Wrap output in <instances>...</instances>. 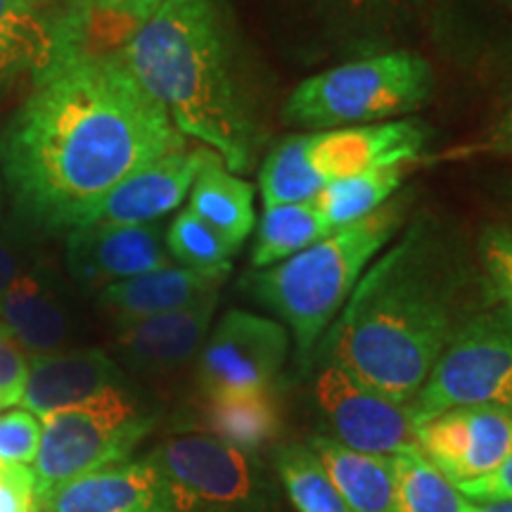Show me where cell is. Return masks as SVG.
I'll return each instance as SVG.
<instances>
[{"label": "cell", "instance_id": "1", "mask_svg": "<svg viewBox=\"0 0 512 512\" xmlns=\"http://www.w3.org/2000/svg\"><path fill=\"white\" fill-rule=\"evenodd\" d=\"M185 147V136L140 86L124 55L64 64L0 133V176L19 226L34 233L79 228L133 171Z\"/></svg>", "mask_w": 512, "mask_h": 512}, {"label": "cell", "instance_id": "2", "mask_svg": "<svg viewBox=\"0 0 512 512\" xmlns=\"http://www.w3.org/2000/svg\"><path fill=\"white\" fill-rule=\"evenodd\" d=\"M496 302L477 256L420 211L366 268L313 361H330L408 406L453 335Z\"/></svg>", "mask_w": 512, "mask_h": 512}, {"label": "cell", "instance_id": "3", "mask_svg": "<svg viewBox=\"0 0 512 512\" xmlns=\"http://www.w3.org/2000/svg\"><path fill=\"white\" fill-rule=\"evenodd\" d=\"M121 55L185 138L233 174L252 171L264 143L259 88L228 0H162Z\"/></svg>", "mask_w": 512, "mask_h": 512}, {"label": "cell", "instance_id": "4", "mask_svg": "<svg viewBox=\"0 0 512 512\" xmlns=\"http://www.w3.org/2000/svg\"><path fill=\"white\" fill-rule=\"evenodd\" d=\"M413 200L415 190H399L375 214L325 235L280 264L247 275L249 294L290 332L294 361L302 373L311 368L320 339L361 275L411 219Z\"/></svg>", "mask_w": 512, "mask_h": 512}, {"label": "cell", "instance_id": "5", "mask_svg": "<svg viewBox=\"0 0 512 512\" xmlns=\"http://www.w3.org/2000/svg\"><path fill=\"white\" fill-rule=\"evenodd\" d=\"M434 93L430 62L411 50L354 57L309 76L283 105V121L311 131L403 119Z\"/></svg>", "mask_w": 512, "mask_h": 512}, {"label": "cell", "instance_id": "6", "mask_svg": "<svg viewBox=\"0 0 512 512\" xmlns=\"http://www.w3.org/2000/svg\"><path fill=\"white\" fill-rule=\"evenodd\" d=\"M157 425V415L140 408L126 387L107 389L79 406L43 418L34 460L36 512L62 484L121 463Z\"/></svg>", "mask_w": 512, "mask_h": 512}, {"label": "cell", "instance_id": "7", "mask_svg": "<svg viewBox=\"0 0 512 512\" xmlns=\"http://www.w3.org/2000/svg\"><path fill=\"white\" fill-rule=\"evenodd\" d=\"M465 406L512 411V313L498 302L477 311L453 335L408 413L418 427Z\"/></svg>", "mask_w": 512, "mask_h": 512}, {"label": "cell", "instance_id": "8", "mask_svg": "<svg viewBox=\"0 0 512 512\" xmlns=\"http://www.w3.org/2000/svg\"><path fill=\"white\" fill-rule=\"evenodd\" d=\"M145 458L169 486L171 512H271L256 458L211 434L169 437Z\"/></svg>", "mask_w": 512, "mask_h": 512}, {"label": "cell", "instance_id": "9", "mask_svg": "<svg viewBox=\"0 0 512 512\" xmlns=\"http://www.w3.org/2000/svg\"><path fill=\"white\" fill-rule=\"evenodd\" d=\"M318 366L313 377V401L320 418L328 425L337 444L373 456H401L418 451L415 425L408 406L356 380L349 370L330 361H313ZM311 363V366H313Z\"/></svg>", "mask_w": 512, "mask_h": 512}, {"label": "cell", "instance_id": "10", "mask_svg": "<svg viewBox=\"0 0 512 512\" xmlns=\"http://www.w3.org/2000/svg\"><path fill=\"white\" fill-rule=\"evenodd\" d=\"M290 349V332L275 318L242 309L228 311L197 354L200 396L275 389Z\"/></svg>", "mask_w": 512, "mask_h": 512}, {"label": "cell", "instance_id": "11", "mask_svg": "<svg viewBox=\"0 0 512 512\" xmlns=\"http://www.w3.org/2000/svg\"><path fill=\"white\" fill-rule=\"evenodd\" d=\"M418 451L448 482H479L501 470L512 453V411L465 406L420 422Z\"/></svg>", "mask_w": 512, "mask_h": 512}, {"label": "cell", "instance_id": "12", "mask_svg": "<svg viewBox=\"0 0 512 512\" xmlns=\"http://www.w3.org/2000/svg\"><path fill=\"white\" fill-rule=\"evenodd\" d=\"M297 138L311 174L328 185L380 166L420 164L432 131L420 119H392L380 124L297 133Z\"/></svg>", "mask_w": 512, "mask_h": 512}, {"label": "cell", "instance_id": "13", "mask_svg": "<svg viewBox=\"0 0 512 512\" xmlns=\"http://www.w3.org/2000/svg\"><path fill=\"white\" fill-rule=\"evenodd\" d=\"M425 0H290L323 53L366 57L403 41ZM351 57V60H354Z\"/></svg>", "mask_w": 512, "mask_h": 512}, {"label": "cell", "instance_id": "14", "mask_svg": "<svg viewBox=\"0 0 512 512\" xmlns=\"http://www.w3.org/2000/svg\"><path fill=\"white\" fill-rule=\"evenodd\" d=\"M219 155L209 147H181L145 164L107 192L81 226H143L181 207L204 164Z\"/></svg>", "mask_w": 512, "mask_h": 512}, {"label": "cell", "instance_id": "15", "mask_svg": "<svg viewBox=\"0 0 512 512\" xmlns=\"http://www.w3.org/2000/svg\"><path fill=\"white\" fill-rule=\"evenodd\" d=\"M171 266L162 223L143 226H79L67 235V268L86 290Z\"/></svg>", "mask_w": 512, "mask_h": 512}, {"label": "cell", "instance_id": "16", "mask_svg": "<svg viewBox=\"0 0 512 512\" xmlns=\"http://www.w3.org/2000/svg\"><path fill=\"white\" fill-rule=\"evenodd\" d=\"M216 304L219 294H209L185 309L121 325L114 339L119 358L147 375H166L188 366L207 342Z\"/></svg>", "mask_w": 512, "mask_h": 512}, {"label": "cell", "instance_id": "17", "mask_svg": "<svg viewBox=\"0 0 512 512\" xmlns=\"http://www.w3.org/2000/svg\"><path fill=\"white\" fill-rule=\"evenodd\" d=\"M38 512H171L164 477L145 456L62 484Z\"/></svg>", "mask_w": 512, "mask_h": 512}, {"label": "cell", "instance_id": "18", "mask_svg": "<svg viewBox=\"0 0 512 512\" xmlns=\"http://www.w3.org/2000/svg\"><path fill=\"white\" fill-rule=\"evenodd\" d=\"M126 387L117 361L102 349H72L29 358L27 384L19 403L24 411L46 418L79 406L107 389Z\"/></svg>", "mask_w": 512, "mask_h": 512}, {"label": "cell", "instance_id": "19", "mask_svg": "<svg viewBox=\"0 0 512 512\" xmlns=\"http://www.w3.org/2000/svg\"><path fill=\"white\" fill-rule=\"evenodd\" d=\"M230 271H233L230 264L216 268L164 266L107 285L98 294V306L121 328L159 313L185 309L209 294H219Z\"/></svg>", "mask_w": 512, "mask_h": 512}, {"label": "cell", "instance_id": "20", "mask_svg": "<svg viewBox=\"0 0 512 512\" xmlns=\"http://www.w3.org/2000/svg\"><path fill=\"white\" fill-rule=\"evenodd\" d=\"M0 323L31 356L57 354L72 335L69 311L46 280L22 273L0 294Z\"/></svg>", "mask_w": 512, "mask_h": 512}, {"label": "cell", "instance_id": "21", "mask_svg": "<svg viewBox=\"0 0 512 512\" xmlns=\"http://www.w3.org/2000/svg\"><path fill=\"white\" fill-rule=\"evenodd\" d=\"M197 420L211 437L256 456L283 434V408L275 389L200 396Z\"/></svg>", "mask_w": 512, "mask_h": 512}, {"label": "cell", "instance_id": "22", "mask_svg": "<svg viewBox=\"0 0 512 512\" xmlns=\"http://www.w3.org/2000/svg\"><path fill=\"white\" fill-rule=\"evenodd\" d=\"M159 5L162 0H60L57 8L69 41L86 57L119 53Z\"/></svg>", "mask_w": 512, "mask_h": 512}, {"label": "cell", "instance_id": "23", "mask_svg": "<svg viewBox=\"0 0 512 512\" xmlns=\"http://www.w3.org/2000/svg\"><path fill=\"white\" fill-rule=\"evenodd\" d=\"M309 446L351 512H394L392 458L351 451L325 434L311 437Z\"/></svg>", "mask_w": 512, "mask_h": 512}, {"label": "cell", "instance_id": "24", "mask_svg": "<svg viewBox=\"0 0 512 512\" xmlns=\"http://www.w3.org/2000/svg\"><path fill=\"white\" fill-rule=\"evenodd\" d=\"M53 27L43 0H0V86L31 74L34 83L53 69Z\"/></svg>", "mask_w": 512, "mask_h": 512}, {"label": "cell", "instance_id": "25", "mask_svg": "<svg viewBox=\"0 0 512 512\" xmlns=\"http://www.w3.org/2000/svg\"><path fill=\"white\" fill-rule=\"evenodd\" d=\"M188 209L235 249H240L256 228L254 188L245 178L228 171L219 157L204 164L197 174Z\"/></svg>", "mask_w": 512, "mask_h": 512}, {"label": "cell", "instance_id": "26", "mask_svg": "<svg viewBox=\"0 0 512 512\" xmlns=\"http://www.w3.org/2000/svg\"><path fill=\"white\" fill-rule=\"evenodd\" d=\"M415 164H396L370 169L366 174L342 178V181L328 183L313 197L323 219L330 223L332 230L347 228L366 216L375 214L384 202H389L403 188L408 171Z\"/></svg>", "mask_w": 512, "mask_h": 512}, {"label": "cell", "instance_id": "27", "mask_svg": "<svg viewBox=\"0 0 512 512\" xmlns=\"http://www.w3.org/2000/svg\"><path fill=\"white\" fill-rule=\"evenodd\" d=\"M335 233L313 202L264 207L252 249L254 271L275 266Z\"/></svg>", "mask_w": 512, "mask_h": 512}, {"label": "cell", "instance_id": "28", "mask_svg": "<svg viewBox=\"0 0 512 512\" xmlns=\"http://www.w3.org/2000/svg\"><path fill=\"white\" fill-rule=\"evenodd\" d=\"M394 512H475L456 484L448 482L420 451L392 456Z\"/></svg>", "mask_w": 512, "mask_h": 512}, {"label": "cell", "instance_id": "29", "mask_svg": "<svg viewBox=\"0 0 512 512\" xmlns=\"http://www.w3.org/2000/svg\"><path fill=\"white\" fill-rule=\"evenodd\" d=\"M273 467L297 512H351L309 444L278 446Z\"/></svg>", "mask_w": 512, "mask_h": 512}, {"label": "cell", "instance_id": "30", "mask_svg": "<svg viewBox=\"0 0 512 512\" xmlns=\"http://www.w3.org/2000/svg\"><path fill=\"white\" fill-rule=\"evenodd\" d=\"M325 185L311 174L302 157L297 133L275 143L259 169V190L264 207L311 202Z\"/></svg>", "mask_w": 512, "mask_h": 512}, {"label": "cell", "instance_id": "31", "mask_svg": "<svg viewBox=\"0 0 512 512\" xmlns=\"http://www.w3.org/2000/svg\"><path fill=\"white\" fill-rule=\"evenodd\" d=\"M166 252L174 256L178 266L188 268H216L230 264V256L238 249L223 240L214 228L207 226L200 216L183 209L181 214L171 221L164 233Z\"/></svg>", "mask_w": 512, "mask_h": 512}, {"label": "cell", "instance_id": "32", "mask_svg": "<svg viewBox=\"0 0 512 512\" xmlns=\"http://www.w3.org/2000/svg\"><path fill=\"white\" fill-rule=\"evenodd\" d=\"M479 266L496 302L512 313V226H489L477 242Z\"/></svg>", "mask_w": 512, "mask_h": 512}, {"label": "cell", "instance_id": "33", "mask_svg": "<svg viewBox=\"0 0 512 512\" xmlns=\"http://www.w3.org/2000/svg\"><path fill=\"white\" fill-rule=\"evenodd\" d=\"M43 420L29 411L0 415V463L31 465L41 446Z\"/></svg>", "mask_w": 512, "mask_h": 512}, {"label": "cell", "instance_id": "34", "mask_svg": "<svg viewBox=\"0 0 512 512\" xmlns=\"http://www.w3.org/2000/svg\"><path fill=\"white\" fill-rule=\"evenodd\" d=\"M27 373L29 358L0 323V401L3 406H15L22 399Z\"/></svg>", "mask_w": 512, "mask_h": 512}, {"label": "cell", "instance_id": "35", "mask_svg": "<svg viewBox=\"0 0 512 512\" xmlns=\"http://www.w3.org/2000/svg\"><path fill=\"white\" fill-rule=\"evenodd\" d=\"M8 195H5L3 183H0V294L15 283L22 275L24 252L22 238H19V221L15 214H8Z\"/></svg>", "mask_w": 512, "mask_h": 512}, {"label": "cell", "instance_id": "36", "mask_svg": "<svg viewBox=\"0 0 512 512\" xmlns=\"http://www.w3.org/2000/svg\"><path fill=\"white\" fill-rule=\"evenodd\" d=\"M0 512H36V477L31 467L0 463Z\"/></svg>", "mask_w": 512, "mask_h": 512}, {"label": "cell", "instance_id": "37", "mask_svg": "<svg viewBox=\"0 0 512 512\" xmlns=\"http://www.w3.org/2000/svg\"><path fill=\"white\" fill-rule=\"evenodd\" d=\"M446 159H465V157H512V107L498 119V124L479 138L477 143L456 147Z\"/></svg>", "mask_w": 512, "mask_h": 512}, {"label": "cell", "instance_id": "38", "mask_svg": "<svg viewBox=\"0 0 512 512\" xmlns=\"http://www.w3.org/2000/svg\"><path fill=\"white\" fill-rule=\"evenodd\" d=\"M470 501L479 503H491V501H503V498H512V453L505 460L501 470H496L494 475L479 479V482L460 484L458 486Z\"/></svg>", "mask_w": 512, "mask_h": 512}, {"label": "cell", "instance_id": "39", "mask_svg": "<svg viewBox=\"0 0 512 512\" xmlns=\"http://www.w3.org/2000/svg\"><path fill=\"white\" fill-rule=\"evenodd\" d=\"M475 512H512V498H503V501L479 503Z\"/></svg>", "mask_w": 512, "mask_h": 512}, {"label": "cell", "instance_id": "40", "mask_svg": "<svg viewBox=\"0 0 512 512\" xmlns=\"http://www.w3.org/2000/svg\"><path fill=\"white\" fill-rule=\"evenodd\" d=\"M505 3H510V5H512V0H505Z\"/></svg>", "mask_w": 512, "mask_h": 512}, {"label": "cell", "instance_id": "41", "mask_svg": "<svg viewBox=\"0 0 512 512\" xmlns=\"http://www.w3.org/2000/svg\"><path fill=\"white\" fill-rule=\"evenodd\" d=\"M0 408H3V401H0Z\"/></svg>", "mask_w": 512, "mask_h": 512}]
</instances>
